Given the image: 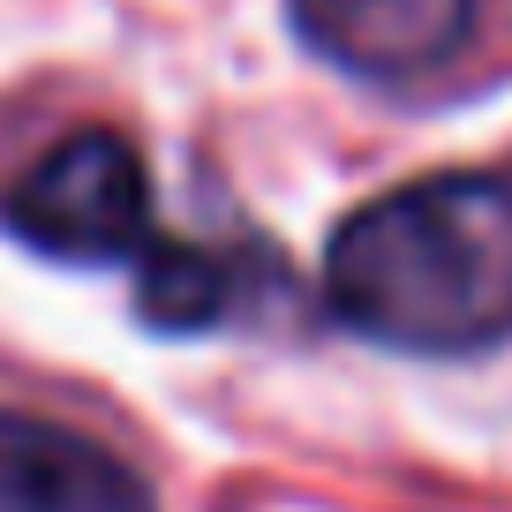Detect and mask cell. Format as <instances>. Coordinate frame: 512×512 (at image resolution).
Returning a JSON list of instances; mask_svg holds the SVG:
<instances>
[{
    "mask_svg": "<svg viewBox=\"0 0 512 512\" xmlns=\"http://www.w3.org/2000/svg\"><path fill=\"white\" fill-rule=\"evenodd\" d=\"M0 226L61 264H136L144 241L159 234L144 159L113 128H76L53 151H38L0 189Z\"/></svg>",
    "mask_w": 512,
    "mask_h": 512,
    "instance_id": "obj_2",
    "label": "cell"
},
{
    "mask_svg": "<svg viewBox=\"0 0 512 512\" xmlns=\"http://www.w3.org/2000/svg\"><path fill=\"white\" fill-rule=\"evenodd\" d=\"M332 324L392 354H482L512 339V166L422 174L324 241Z\"/></svg>",
    "mask_w": 512,
    "mask_h": 512,
    "instance_id": "obj_1",
    "label": "cell"
},
{
    "mask_svg": "<svg viewBox=\"0 0 512 512\" xmlns=\"http://www.w3.org/2000/svg\"><path fill=\"white\" fill-rule=\"evenodd\" d=\"M287 16L317 61L400 91V83L445 76L475 46L490 0H287Z\"/></svg>",
    "mask_w": 512,
    "mask_h": 512,
    "instance_id": "obj_3",
    "label": "cell"
},
{
    "mask_svg": "<svg viewBox=\"0 0 512 512\" xmlns=\"http://www.w3.org/2000/svg\"><path fill=\"white\" fill-rule=\"evenodd\" d=\"M264 264L249 249H211V241H166L151 234L136 256V309L159 332H211L234 324L241 302L256 294Z\"/></svg>",
    "mask_w": 512,
    "mask_h": 512,
    "instance_id": "obj_5",
    "label": "cell"
},
{
    "mask_svg": "<svg viewBox=\"0 0 512 512\" xmlns=\"http://www.w3.org/2000/svg\"><path fill=\"white\" fill-rule=\"evenodd\" d=\"M0 512H159L151 482L68 422L0 407Z\"/></svg>",
    "mask_w": 512,
    "mask_h": 512,
    "instance_id": "obj_4",
    "label": "cell"
}]
</instances>
